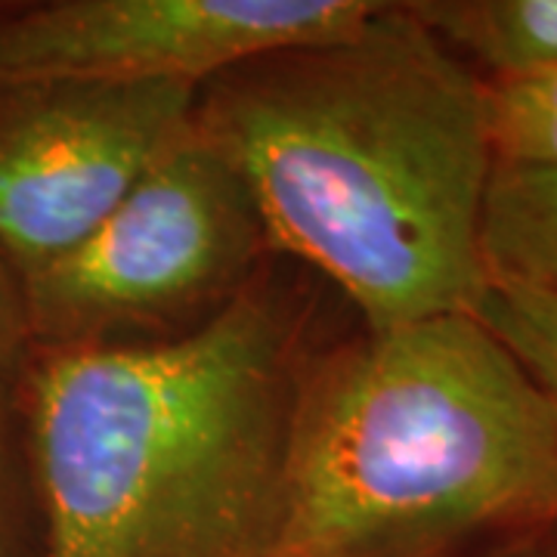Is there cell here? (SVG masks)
Instances as JSON below:
<instances>
[{"label": "cell", "instance_id": "cell-2", "mask_svg": "<svg viewBox=\"0 0 557 557\" xmlns=\"http://www.w3.org/2000/svg\"><path fill=\"white\" fill-rule=\"evenodd\" d=\"M310 278L270 258L186 335L32 350L40 557H278L295 399L325 341Z\"/></svg>", "mask_w": 557, "mask_h": 557}, {"label": "cell", "instance_id": "cell-7", "mask_svg": "<svg viewBox=\"0 0 557 557\" xmlns=\"http://www.w3.org/2000/svg\"><path fill=\"white\" fill-rule=\"evenodd\" d=\"M409 10L483 84L557 72V0H409Z\"/></svg>", "mask_w": 557, "mask_h": 557}, {"label": "cell", "instance_id": "cell-13", "mask_svg": "<svg viewBox=\"0 0 557 557\" xmlns=\"http://www.w3.org/2000/svg\"><path fill=\"white\" fill-rule=\"evenodd\" d=\"M480 557H557V530H542L533 536L505 542Z\"/></svg>", "mask_w": 557, "mask_h": 557}, {"label": "cell", "instance_id": "cell-10", "mask_svg": "<svg viewBox=\"0 0 557 557\" xmlns=\"http://www.w3.org/2000/svg\"><path fill=\"white\" fill-rule=\"evenodd\" d=\"M496 164L557 168V72L486 84Z\"/></svg>", "mask_w": 557, "mask_h": 557}, {"label": "cell", "instance_id": "cell-11", "mask_svg": "<svg viewBox=\"0 0 557 557\" xmlns=\"http://www.w3.org/2000/svg\"><path fill=\"white\" fill-rule=\"evenodd\" d=\"M471 313L523 362L557 409V300L486 282Z\"/></svg>", "mask_w": 557, "mask_h": 557}, {"label": "cell", "instance_id": "cell-1", "mask_svg": "<svg viewBox=\"0 0 557 557\" xmlns=\"http://www.w3.org/2000/svg\"><path fill=\"white\" fill-rule=\"evenodd\" d=\"M196 131L248 183L273 255L338 292L362 332L474 310L486 84L409 0L233 62L199 87Z\"/></svg>", "mask_w": 557, "mask_h": 557}, {"label": "cell", "instance_id": "cell-6", "mask_svg": "<svg viewBox=\"0 0 557 557\" xmlns=\"http://www.w3.org/2000/svg\"><path fill=\"white\" fill-rule=\"evenodd\" d=\"M379 0H3L0 87L205 84L273 47L335 38Z\"/></svg>", "mask_w": 557, "mask_h": 557}, {"label": "cell", "instance_id": "cell-5", "mask_svg": "<svg viewBox=\"0 0 557 557\" xmlns=\"http://www.w3.org/2000/svg\"><path fill=\"white\" fill-rule=\"evenodd\" d=\"M201 84L0 87V251L25 276L87 239L193 131Z\"/></svg>", "mask_w": 557, "mask_h": 557}, {"label": "cell", "instance_id": "cell-8", "mask_svg": "<svg viewBox=\"0 0 557 557\" xmlns=\"http://www.w3.org/2000/svg\"><path fill=\"white\" fill-rule=\"evenodd\" d=\"M480 251L486 282L557 300V168L496 164Z\"/></svg>", "mask_w": 557, "mask_h": 557}, {"label": "cell", "instance_id": "cell-9", "mask_svg": "<svg viewBox=\"0 0 557 557\" xmlns=\"http://www.w3.org/2000/svg\"><path fill=\"white\" fill-rule=\"evenodd\" d=\"M44 555L38 468L20 379H0V557Z\"/></svg>", "mask_w": 557, "mask_h": 557}, {"label": "cell", "instance_id": "cell-3", "mask_svg": "<svg viewBox=\"0 0 557 557\" xmlns=\"http://www.w3.org/2000/svg\"><path fill=\"white\" fill-rule=\"evenodd\" d=\"M555 527V403L474 313L307 359L278 557H480Z\"/></svg>", "mask_w": 557, "mask_h": 557}, {"label": "cell", "instance_id": "cell-12", "mask_svg": "<svg viewBox=\"0 0 557 557\" xmlns=\"http://www.w3.org/2000/svg\"><path fill=\"white\" fill-rule=\"evenodd\" d=\"M32 325L25 307V282L0 251V379H20L32 359Z\"/></svg>", "mask_w": 557, "mask_h": 557}, {"label": "cell", "instance_id": "cell-14", "mask_svg": "<svg viewBox=\"0 0 557 557\" xmlns=\"http://www.w3.org/2000/svg\"><path fill=\"white\" fill-rule=\"evenodd\" d=\"M0 3H3V0H0Z\"/></svg>", "mask_w": 557, "mask_h": 557}, {"label": "cell", "instance_id": "cell-4", "mask_svg": "<svg viewBox=\"0 0 557 557\" xmlns=\"http://www.w3.org/2000/svg\"><path fill=\"white\" fill-rule=\"evenodd\" d=\"M270 258L248 183L193 121L87 239L25 276L32 344L177 338L218 317Z\"/></svg>", "mask_w": 557, "mask_h": 557}]
</instances>
